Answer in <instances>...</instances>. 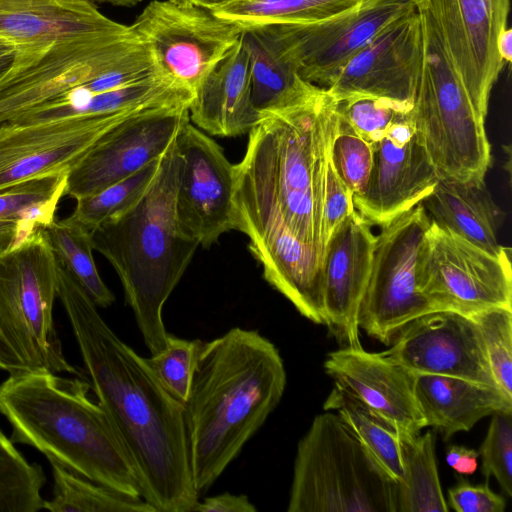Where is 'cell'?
<instances>
[{
  "label": "cell",
  "instance_id": "1",
  "mask_svg": "<svg viewBox=\"0 0 512 512\" xmlns=\"http://www.w3.org/2000/svg\"><path fill=\"white\" fill-rule=\"evenodd\" d=\"M60 300L92 391L128 452L142 498L155 512H192L198 503L183 404L146 361L108 326L96 304L58 262Z\"/></svg>",
  "mask_w": 512,
  "mask_h": 512
},
{
  "label": "cell",
  "instance_id": "2",
  "mask_svg": "<svg viewBox=\"0 0 512 512\" xmlns=\"http://www.w3.org/2000/svg\"><path fill=\"white\" fill-rule=\"evenodd\" d=\"M277 347L257 330L233 327L203 342L184 406L190 467L206 492L277 407L286 387Z\"/></svg>",
  "mask_w": 512,
  "mask_h": 512
},
{
  "label": "cell",
  "instance_id": "3",
  "mask_svg": "<svg viewBox=\"0 0 512 512\" xmlns=\"http://www.w3.org/2000/svg\"><path fill=\"white\" fill-rule=\"evenodd\" d=\"M91 390L81 377L9 375L0 384V413L11 425L10 439L91 481L142 498L137 470Z\"/></svg>",
  "mask_w": 512,
  "mask_h": 512
},
{
  "label": "cell",
  "instance_id": "4",
  "mask_svg": "<svg viewBox=\"0 0 512 512\" xmlns=\"http://www.w3.org/2000/svg\"><path fill=\"white\" fill-rule=\"evenodd\" d=\"M177 165L174 139L143 195L90 232L93 249L118 274L151 355L166 345L163 307L199 246L181 231L177 221Z\"/></svg>",
  "mask_w": 512,
  "mask_h": 512
},
{
  "label": "cell",
  "instance_id": "5",
  "mask_svg": "<svg viewBox=\"0 0 512 512\" xmlns=\"http://www.w3.org/2000/svg\"><path fill=\"white\" fill-rule=\"evenodd\" d=\"M411 119L439 179L484 181L491 164L485 119L475 110L423 0Z\"/></svg>",
  "mask_w": 512,
  "mask_h": 512
},
{
  "label": "cell",
  "instance_id": "6",
  "mask_svg": "<svg viewBox=\"0 0 512 512\" xmlns=\"http://www.w3.org/2000/svg\"><path fill=\"white\" fill-rule=\"evenodd\" d=\"M57 291L58 260L44 229L0 253V370L81 376L54 324Z\"/></svg>",
  "mask_w": 512,
  "mask_h": 512
},
{
  "label": "cell",
  "instance_id": "7",
  "mask_svg": "<svg viewBox=\"0 0 512 512\" xmlns=\"http://www.w3.org/2000/svg\"><path fill=\"white\" fill-rule=\"evenodd\" d=\"M389 479L336 413L314 417L299 440L288 512H396Z\"/></svg>",
  "mask_w": 512,
  "mask_h": 512
},
{
  "label": "cell",
  "instance_id": "8",
  "mask_svg": "<svg viewBox=\"0 0 512 512\" xmlns=\"http://www.w3.org/2000/svg\"><path fill=\"white\" fill-rule=\"evenodd\" d=\"M431 220L421 203L380 226L358 324L389 345L412 320L442 310L420 287L422 256Z\"/></svg>",
  "mask_w": 512,
  "mask_h": 512
},
{
  "label": "cell",
  "instance_id": "9",
  "mask_svg": "<svg viewBox=\"0 0 512 512\" xmlns=\"http://www.w3.org/2000/svg\"><path fill=\"white\" fill-rule=\"evenodd\" d=\"M129 26L161 76L193 94L244 31L187 0H153Z\"/></svg>",
  "mask_w": 512,
  "mask_h": 512
},
{
  "label": "cell",
  "instance_id": "10",
  "mask_svg": "<svg viewBox=\"0 0 512 512\" xmlns=\"http://www.w3.org/2000/svg\"><path fill=\"white\" fill-rule=\"evenodd\" d=\"M234 230L248 236L264 279L303 317L325 325L321 254L290 231L270 201L237 180Z\"/></svg>",
  "mask_w": 512,
  "mask_h": 512
},
{
  "label": "cell",
  "instance_id": "11",
  "mask_svg": "<svg viewBox=\"0 0 512 512\" xmlns=\"http://www.w3.org/2000/svg\"><path fill=\"white\" fill-rule=\"evenodd\" d=\"M420 287L442 310L467 316L494 307L512 308L510 251L492 255L431 221Z\"/></svg>",
  "mask_w": 512,
  "mask_h": 512
},
{
  "label": "cell",
  "instance_id": "12",
  "mask_svg": "<svg viewBox=\"0 0 512 512\" xmlns=\"http://www.w3.org/2000/svg\"><path fill=\"white\" fill-rule=\"evenodd\" d=\"M415 6V0H361L320 21L269 26L298 76L313 85L328 88L361 48Z\"/></svg>",
  "mask_w": 512,
  "mask_h": 512
},
{
  "label": "cell",
  "instance_id": "13",
  "mask_svg": "<svg viewBox=\"0 0 512 512\" xmlns=\"http://www.w3.org/2000/svg\"><path fill=\"white\" fill-rule=\"evenodd\" d=\"M175 147L177 221L188 238L208 248L222 234L234 230L236 167L190 117L181 124Z\"/></svg>",
  "mask_w": 512,
  "mask_h": 512
},
{
  "label": "cell",
  "instance_id": "14",
  "mask_svg": "<svg viewBox=\"0 0 512 512\" xmlns=\"http://www.w3.org/2000/svg\"><path fill=\"white\" fill-rule=\"evenodd\" d=\"M471 102L486 118L491 90L504 61L497 51L509 0H423Z\"/></svg>",
  "mask_w": 512,
  "mask_h": 512
},
{
  "label": "cell",
  "instance_id": "15",
  "mask_svg": "<svg viewBox=\"0 0 512 512\" xmlns=\"http://www.w3.org/2000/svg\"><path fill=\"white\" fill-rule=\"evenodd\" d=\"M124 120L65 117L0 124V191L53 173H68L93 144Z\"/></svg>",
  "mask_w": 512,
  "mask_h": 512
},
{
  "label": "cell",
  "instance_id": "16",
  "mask_svg": "<svg viewBox=\"0 0 512 512\" xmlns=\"http://www.w3.org/2000/svg\"><path fill=\"white\" fill-rule=\"evenodd\" d=\"M187 107H167L130 117L101 136L69 170L66 195H93L159 159L174 141Z\"/></svg>",
  "mask_w": 512,
  "mask_h": 512
},
{
  "label": "cell",
  "instance_id": "17",
  "mask_svg": "<svg viewBox=\"0 0 512 512\" xmlns=\"http://www.w3.org/2000/svg\"><path fill=\"white\" fill-rule=\"evenodd\" d=\"M380 354L414 374L450 376L497 387L474 320L437 310L407 323ZM498 388V387H497Z\"/></svg>",
  "mask_w": 512,
  "mask_h": 512
},
{
  "label": "cell",
  "instance_id": "18",
  "mask_svg": "<svg viewBox=\"0 0 512 512\" xmlns=\"http://www.w3.org/2000/svg\"><path fill=\"white\" fill-rule=\"evenodd\" d=\"M411 110L373 147L369 181L364 192L353 199L355 209L372 227L421 203L439 180L412 123Z\"/></svg>",
  "mask_w": 512,
  "mask_h": 512
},
{
  "label": "cell",
  "instance_id": "19",
  "mask_svg": "<svg viewBox=\"0 0 512 512\" xmlns=\"http://www.w3.org/2000/svg\"><path fill=\"white\" fill-rule=\"evenodd\" d=\"M419 45L420 21L415 6L361 48L326 89L335 99L362 94L412 104Z\"/></svg>",
  "mask_w": 512,
  "mask_h": 512
},
{
  "label": "cell",
  "instance_id": "20",
  "mask_svg": "<svg viewBox=\"0 0 512 512\" xmlns=\"http://www.w3.org/2000/svg\"><path fill=\"white\" fill-rule=\"evenodd\" d=\"M376 235L357 210L328 239L322 260L325 325L343 346H362L358 316L371 273Z\"/></svg>",
  "mask_w": 512,
  "mask_h": 512
},
{
  "label": "cell",
  "instance_id": "21",
  "mask_svg": "<svg viewBox=\"0 0 512 512\" xmlns=\"http://www.w3.org/2000/svg\"><path fill=\"white\" fill-rule=\"evenodd\" d=\"M334 385L353 396L400 434L426 427L415 395L416 374L362 346H343L324 361Z\"/></svg>",
  "mask_w": 512,
  "mask_h": 512
},
{
  "label": "cell",
  "instance_id": "22",
  "mask_svg": "<svg viewBox=\"0 0 512 512\" xmlns=\"http://www.w3.org/2000/svg\"><path fill=\"white\" fill-rule=\"evenodd\" d=\"M127 28L105 16L89 0H0V40L15 49Z\"/></svg>",
  "mask_w": 512,
  "mask_h": 512
},
{
  "label": "cell",
  "instance_id": "23",
  "mask_svg": "<svg viewBox=\"0 0 512 512\" xmlns=\"http://www.w3.org/2000/svg\"><path fill=\"white\" fill-rule=\"evenodd\" d=\"M188 110L190 121L213 136L243 135L259 122L243 34L197 88Z\"/></svg>",
  "mask_w": 512,
  "mask_h": 512
},
{
  "label": "cell",
  "instance_id": "24",
  "mask_svg": "<svg viewBox=\"0 0 512 512\" xmlns=\"http://www.w3.org/2000/svg\"><path fill=\"white\" fill-rule=\"evenodd\" d=\"M415 395L426 427L444 440L495 412H512V400L499 388L456 377L417 374Z\"/></svg>",
  "mask_w": 512,
  "mask_h": 512
},
{
  "label": "cell",
  "instance_id": "25",
  "mask_svg": "<svg viewBox=\"0 0 512 512\" xmlns=\"http://www.w3.org/2000/svg\"><path fill=\"white\" fill-rule=\"evenodd\" d=\"M431 221L492 255L510 249L500 245L501 211L485 181L439 179L421 202Z\"/></svg>",
  "mask_w": 512,
  "mask_h": 512
},
{
  "label": "cell",
  "instance_id": "26",
  "mask_svg": "<svg viewBox=\"0 0 512 512\" xmlns=\"http://www.w3.org/2000/svg\"><path fill=\"white\" fill-rule=\"evenodd\" d=\"M243 41L249 55L253 105L259 114L289 106L316 86L298 76L269 25L245 28Z\"/></svg>",
  "mask_w": 512,
  "mask_h": 512
},
{
  "label": "cell",
  "instance_id": "27",
  "mask_svg": "<svg viewBox=\"0 0 512 512\" xmlns=\"http://www.w3.org/2000/svg\"><path fill=\"white\" fill-rule=\"evenodd\" d=\"M68 173L38 176L0 191V253L56 220Z\"/></svg>",
  "mask_w": 512,
  "mask_h": 512
},
{
  "label": "cell",
  "instance_id": "28",
  "mask_svg": "<svg viewBox=\"0 0 512 512\" xmlns=\"http://www.w3.org/2000/svg\"><path fill=\"white\" fill-rule=\"evenodd\" d=\"M404 470L396 488V512H447L435 458V432L400 434Z\"/></svg>",
  "mask_w": 512,
  "mask_h": 512
},
{
  "label": "cell",
  "instance_id": "29",
  "mask_svg": "<svg viewBox=\"0 0 512 512\" xmlns=\"http://www.w3.org/2000/svg\"><path fill=\"white\" fill-rule=\"evenodd\" d=\"M325 411H335L347 430L394 483L403 482L399 432L353 396L334 385L324 402Z\"/></svg>",
  "mask_w": 512,
  "mask_h": 512
},
{
  "label": "cell",
  "instance_id": "30",
  "mask_svg": "<svg viewBox=\"0 0 512 512\" xmlns=\"http://www.w3.org/2000/svg\"><path fill=\"white\" fill-rule=\"evenodd\" d=\"M53 494L43 509L50 512H155L141 497H131L50 462Z\"/></svg>",
  "mask_w": 512,
  "mask_h": 512
},
{
  "label": "cell",
  "instance_id": "31",
  "mask_svg": "<svg viewBox=\"0 0 512 512\" xmlns=\"http://www.w3.org/2000/svg\"><path fill=\"white\" fill-rule=\"evenodd\" d=\"M361 0H236L213 12L244 29L271 24L316 22L341 13ZM212 11V10H211Z\"/></svg>",
  "mask_w": 512,
  "mask_h": 512
},
{
  "label": "cell",
  "instance_id": "32",
  "mask_svg": "<svg viewBox=\"0 0 512 512\" xmlns=\"http://www.w3.org/2000/svg\"><path fill=\"white\" fill-rule=\"evenodd\" d=\"M58 261L75 277L97 307L107 308L115 297L97 270L90 231L68 217L44 229Z\"/></svg>",
  "mask_w": 512,
  "mask_h": 512
},
{
  "label": "cell",
  "instance_id": "33",
  "mask_svg": "<svg viewBox=\"0 0 512 512\" xmlns=\"http://www.w3.org/2000/svg\"><path fill=\"white\" fill-rule=\"evenodd\" d=\"M43 468L30 463L0 429V512L43 510Z\"/></svg>",
  "mask_w": 512,
  "mask_h": 512
},
{
  "label": "cell",
  "instance_id": "34",
  "mask_svg": "<svg viewBox=\"0 0 512 512\" xmlns=\"http://www.w3.org/2000/svg\"><path fill=\"white\" fill-rule=\"evenodd\" d=\"M160 159L161 157L93 195L76 199V206L68 218L91 232L108 219L125 211L149 187L157 173Z\"/></svg>",
  "mask_w": 512,
  "mask_h": 512
},
{
  "label": "cell",
  "instance_id": "35",
  "mask_svg": "<svg viewBox=\"0 0 512 512\" xmlns=\"http://www.w3.org/2000/svg\"><path fill=\"white\" fill-rule=\"evenodd\" d=\"M335 99V98H334ZM337 114L374 147L413 104L370 95L352 94L335 99Z\"/></svg>",
  "mask_w": 512,
  "mask_h": 512
},
{
  "label": "cell",
  "instance_id": "36",
  "mask_svg": "<svg viewBox=\"0 0 512 512\" xmlns=\"http://www.w3.org/2000/svg\"><path fill=\"white\" fill-rule=\"evenodd\" d=\"M469 317L479 329L497 387L512 400V308H489Z\"/></svg>",
  "mask_w": 512,
  "mask_h": 512
},
{
  "label": "cell",
  "instance_id": "37",
  "mask_svg": "<svg viewBox=\"0 0 512 512\" xmlns=\"http://www.w3.org/2000/svg\"><path fill=\"white\" fill-rule=\"evenodd\" d=\"M330 156L352 198L359 197L364 192L372 172L374 149L338 114L330 144Z\"/></svg>",
  "mask_w": 512,
  "mask_h": 512
},
{
  "label": "cell",
  "instance_id": "38",
  "mask_svg": "<svg viewBox=\"0 0 512 512\" xmlns=\"http://www.w3.org/2000/svg\"><path fill=\"white\" fill-rule=\"evenodd\" d=\"M202 344L199 339L188 340L168 333L165 347L146 358L159 382L182 404L188 398Z\"/></svg>",
  "mask_w": 512,
  "mask_h": 512
},
{
  "label": "cell",
  "instance_id": "39",
  "mask_svg": "<svg viewBox=\"0 0 512 512\" xmlns=\"http://www.w3.org/2000/svg\"><path fill=\"white\" fill-rule=\"evenodd\" d=\"M336 120L335 108L327 133L322 162L320 227L323 250L334 230L356 210L352 195L339 177L330 156V144Z\"/></svg>",
  "mask_w": 512,
  "mask_h": 512
},
{
  "label": "cell",
  "instance_id": "40",
  "mask_svg": "<svg viewBox=\"0 0 512 512\" xmlns=\"http://www.w3.org/2000/svg\"><path fill=\"white\" fill-rule=\"evenodd\" d=\"M481 471L494 477L504 493L512 496V412L492 414L486 436L478 450Z\"/></svg>",
  "mask_w": 512,
  "mask_h": 512
},
{
  "label": "cell",
  "instance_id": "41",
  "mask_svg": "<svg viewBox=\"0 0 512 512\" xmlns=\"http://www.w3.org/2000/svg\"><path fill=\"white\" fill-rule=\"evenodd\" d=\"M447 504L457 512H503L506 501L487 483L474 485L461 477L448 490Z\"/></svg>",
  "mask_w": 512,
  "mask_h": 512
},
{
  "label": "cell",
  "instance_id": "42",
  "mask_svg": "<svg viewBox=\"0 0 512 512\" xmlns=\"http://www.w3.org/2000/svg\"><path fill=\"white\" fill-rule=\"evenodd\" d=\"M257 509L246 495L222 493L207 497L193 508L192 512H256Z\"/></svg>",
  "mask_w": 512,
  "mask_h": 512
},
{
  "label": "cell",
  "instance_id": "43",
  "mask_svg": "<svg viewBox=\"0 0 512 512\" xmlns=\"http://www.w3.org/2000/svg\"><path fill=\"white\" fill-rule=\"evenodd\" d=\"M478 451L462 445H450L446 451L447 464L461 475H471L478 468Z\"/></svg>",
  "mask_w": 512,
  "mask_h": 512
},
{
  "label": "cell",
  "instance_id": "44",
  "mask_svg": "<svg viewBox=\"0 0 512 512\" xmlns=\"http://www.w3.org/2000/svg\"><path fill=\"white\" fill-rule=\"evenodd\" d=\"M497 51L505 64L512 60V30L509 27L503 29L497 38Z\"/></svg>",
  "mask_w": 512,
  "mask_h": 512
},
{
  "label": "cell",
  "instance_id": "45",
  "mask_svg": "<svg viewBox=\"0 0 512 512\" xmlns=\"http://www.w3.org/2000/svg\"><path fill=\"white\" fill-rule=\"evenodd\" d=\"M199 7L206 8L209 10H216L220 7L228 5L236 0H187Z\"/></svg>",
  "mask_w": 512,
  "mask_h": 512
},
{
  "label": "cell",
  "instance_id": "46",
  "mask_svg": "<svg viewBox=\"0 0 512 512\" xmlns=\"http://www.w3.org/2000/svg\"><path fill=\"white\" fill-rule=\"evenodd\" d=\"M16 52L15 47L5 41L0 40V65L8 62Z\"/></svg>",
  "mask_w": 512,
  "mask_h": 512
},
{
  "label": "cell",
  "instance_id": "47",
  "mask_svg": "<svg viewBox=\"0 0 512 512\" xmlns=\"http://www.w3.org/2000/svg\"><path fill=\"white\" fill-rule=\"evenodd\" d=\"M93 3H104L120 7H133L144 0H89Z\"/></svg>",
  "mask_w": 512,
  "mask_h": 512
}]
</instances>
